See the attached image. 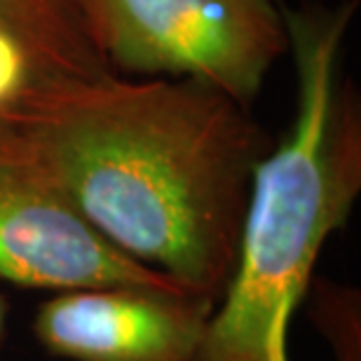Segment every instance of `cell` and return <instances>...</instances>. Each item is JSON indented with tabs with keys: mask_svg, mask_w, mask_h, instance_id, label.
<instances>
[{
	"mask_svg": "<svg viewBox=\"0 0 361 361\" xmlns=\"http://www.w3.org/2000/svg\"><path fill=\"white\" fill-rule=\"evenodd\" d=\"M212 310L180 288H71L40 302L31 334L68 361H192Z\"/></svg>",
	"mask_w": 361,
	"mask_h": 361,
	"instance_id": "5b68a950",
	"label": "cell"
},
{
	"mask_svg": "<svg viewBox=\"0 0 361 361\" xmlns=\"http://www.w3.org/2000/svg\"><path fill=\"white\" fill-rule=\"evenodd\" d=\"M359 0L284 5L293 120L256 164L235 268L192 361H288V326L361 195V97L345 73Z\"/></svg>",
	"mask_w": 361,
	"mask_h": 361,
	"instance_id": "7a4b0ae2",
	"label": "cell"
},
{
	"mask_svg": "<svg viewBox=\"0 0 361 361\" xmlns=\"http://www.w3.org/2000/svg\"><path fill=\"white\" fill-rule=\"evenodd\" d=\"M94 49L125 78L192 80L251 111L288 54L281 0H75Z\"/></svg>",
	"mask_w": 361,
	"mask_h": 361,
	"instance_id": "3957f363",
	"label": "cell"
},
{
	"mask_svg": "<svg viewBox=\"0 0 361 361\" xmlns=\"http://www.w3.org/2000/svg\"><path fill=\"white\" fill-rule=\"evenodd\" d=\"M12 129L115 249L216 305L272 148L251 111L192 80L106 73Z\"/></svg>",
	"mask_w": 361,
	"mask_h": 361,
	"instance_id": "6da1fadb",
	"label": "cell"
},
{
	"mask_svg": "<svg viewBox=\"0 0 361 361\" xmlns=\"http://www.w3.org/2000/svg\"><path fill=\"white\" fill-rule=\"evenodd\" d=\"M312 319L334 348L338 361H359V291L319 279L307 293Z\"/></svg>",
	"mask_w": 361,
	"mask_h": 361,
	"instance_id": "52a82bcc",
	"label": "cell"
},
{
	"mask_svg": "<svg viewBox=\"0 0 361 361\" xmlns=\"http://www.w3.org/2000/svg\"><path fill=\"white\" fill-rule=\"evenodd\" d=\"M113 73L75 0H0V127L80 80Z\"/></svg>",
	"mask_w": 361,
	"mask_h": 361,
	"instance_id": "8992f818",
	"label": "cell"
},
{
	"mask_svg": "<svg viewBox=\"0 0 361 361\" xmlns=\"http://www.w3.org/2000/svg\"><path fill=\"white\" fill-rule=\"evenodd\" d=\"M0 279L49 291L180 288L97 233L10 127H0Z\"/></svg>",
	"mask_w": 361,
	"mask_h": 361,
	"instance_id": "277c9868",
	"label": "cell"
},
{
	"mask_svg": "<svg viewBox=\"0 0 361 361\" xmlns=\"http://www.w3.org/2000/svg\"><path fill=\"white\" fill-rule=\"evenodd\" d=\"M7 312H10V305H7V298L0 293V350L5 345V336H7Z\"/></svg>",
	"mask_w": 361,
	"mask_h": 361,
	"instance_id": "ba28073f",
	"label": "cell"
}]
</instances>
